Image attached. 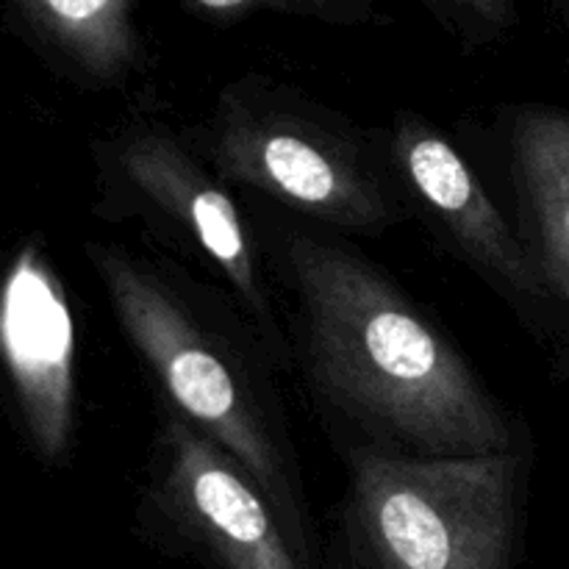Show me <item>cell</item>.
<instances>
[{
	"label": "cell",
	"instance_id": "cell-1",
	"mask_svg": "<svg viewBox=\"0 0 569 569\" xmlns=\"http://www.w3.org/2000/svg\"><path fill=\"white\" fill-rule=\"evenodd\" d=\"M292 370L345 450L472 459L531 448L450 333L372 259L320 228L276 222L267 244Z\"/></svg>",
	"mask_w": 569,
	"mask_h": 569
},
{
	"label": "cell",
	"instance_id": "cell-2",
	"mask_svg": "<svg viewBox=\"0 0 569 569\" xmlns=\"http://www.w3.org/2000/svg\"><path fill=\"white\" fill-rule=\"evenodd\" d=\"M117 328L161 409L220 445L289 526L322 545L278 376H287L237 300L164 253L83 244Z\"/></svg>",
	"mask_w": 569,
	"mask_h": 569
},
{
	"label": "cell",
	"instance_id": "cell-3",
	"mask_svg": "<svg viewBox=\"0 0 569 569\" xmlns=\"http://www.w3.org/2000/svg\"><path fill=\"white\" fill-rule=\"evenodd\" d=\"M333 569H520L531 448L472 459L345 450Z\"/></svg>",
	"mask_w": 569,
	"mask_h": 569
},
{
	"label": "cell",
	"instance_id": "cell-4",
	"mask_svg": "<svg viewBox=\"0 0 569 569\" xmlns=\"http://www.w3.org/2000/svg\"><path fill=\"white\" fill-rule=\"evenodd\" d=\"M228 187L342 233H381L406 209L387 148L300 87L264 72L222 83L189 131Z\"/></svg>",
	"mask_w": 569,
	"mask_h": 569
},
{
	"label": "cell",
	"instance_id": "cell-5",
	"mask_svg": "<svg viewBox=\"0 0 569 569\" xmlns=\"http://www.w3.org/2000/svg\"><path fill=\"white\" fill-rule=\"evenodd\" d=\"M92 164L94 214L137 226L159 253L203 270L206 281L237 300L278 365L292 370L270 264L231 187L200 156L189 131L137 117L94 139Z\"/></svg>",
	"mask_w": 569,
	"mask_h": 569
},
{
	"label": "cell",
	"instance_id": "cell-6",
	"mask_svg": "<svg viewBox=\"0 0 569 569\" xmlns=\"http://www.w3.org/2000/svg\"><path fill=\"white\" fill-rule=\"evenodd\" d=\"M133 520L150 548L192 569H333L233 456L161 406Z\"/></svg>",
	"mask_w": 569,
	"mask_h": 569
},
{
	"label": "cell",
	"instance_id": "cell-7",
	"mask_svg": "<svg viewBox=\"0 0 569 569\" xmlns=\"http://www.w3.org/2000/svg\"><path fill=\"white\" fill-rule=\"evenodd\" d=\"M406 206L417 211L437 242L476 272L517 320L548 339L556 309L537 267L528 259L515 222L500 211L470 161L417 111H398L383 137Z\"/></svg>",
	"mask_w": 569,
	"mask_h": 569
},
{
	"label": "cell",
	"instance_id": "cell-8",
	"mask_svg": "<svg viewBox=\"0 0 569 569\" xmlns=\"http://www.w3.org/2000/svg\"><path fill=\"white\" fill-rule=\"evenodd\" d=\"M0 356L22 442L42 467H61L78 428V337L42 237L20 239L6 267Z\"/></svg>",
	"mask_w": 569,
	"mask_h": 569
},
{
	"label": "cell",
	"instance_id": "cell-9",
	"mask_svg": "<svg viewBox=\"0 0 569 569\" xmlns=\"http://www.w3.org/2000/svg\"><path fill=\"white\" fill-rule=\"evenodd\" d=\"M498 150L517 237L556 315L569 317V114L539 103L506 106Z\"/></svg>",
	"mask_w": 569,
	"mask_h": 569
},
{
	"label": "cell",
	"instance_id": "cell-10",
	"mask_svg": "<svg viewBox=\"0 0 569 569\" xmlns=\"http://www.w3.org/2000/svg\"><path fill=\"white\" fill-rule=\"evenodd\" d=\"M3 26L83 92L131 87L153 64L142 0H0Z\"/></svg>",
	"mask_w": 569,
	"mask_h": 569
},
{
	"label": "cell",
	"instance_id": "cell-11",
	"mask_svg": "<svg viewBox=\"0 0 569 569\" xmlns=\"http://www.w3.org/2000/svg\"><path fill=\"white\" fill-rule=\"evenodd\" d=\"M187 3L206 20L222 26L259 14L320 22L328 28H367L389 22L378 0H187Z\"/></svg>",
	"mask_w": 569,
	"mask_h": 569
},
{
	"label": "cell",
	"instance_id": "cell-12",
	"mask_svg": "<svg viewBox=\"0 0 569 569\" xmlns=\"http://www.w3.org/2000/svg\"><path fill=\"white\" fill-rule=\"evenodd\" d=\"M461 50L481 53L520 28V0H415Z\"/></svg>",
	"mask_w": 569,
	"mask_h": 569
}]
</instances>
